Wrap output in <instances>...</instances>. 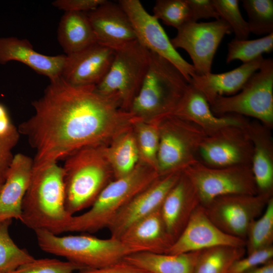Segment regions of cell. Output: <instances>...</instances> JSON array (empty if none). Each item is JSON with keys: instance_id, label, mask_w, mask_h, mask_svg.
Here are the masks:
<instances>
[{"instance_id": "cell-26", "label": "cell", "mask_w": 273, "mask_h": 273, "mask_svg": "<svg viewBox=\"0 0 273 273\" xmlns=\"http://www.w3.org/2000/svg\"><path fill=\"white\" fill-rule=\"evenodd\" d=\"M199 251L180 254L138 252L123 260L149 273H193Z\"/></svg>"}, {"instance_id": "cell-45", "label": "cell", "mask_w": 273, "mask_h": 273, "mask_svg": "<svg viewBox=\"0 0 273 273\" xmlns=\"http://www.w3.org/2000/svg\"><path fill=\"white\" fill-rule=\"evenodd\" d=\"M3 185H0V191H1V189H2V188Z\"/></svg>"}, {"instance_id": "cell-11", "label": "cell", "mask_w": 273, "mask_h": 273, "mask_svg": "<svg viewBox=\"0 0 273 273\" xmlns=\"http://www.w3.org/2000/svg\"><path fill=\"white\" fill-rule=\"evenodd\" d=\"M273 195L236 194L217 197L205 206V212L221 231L245 241L251 224L264 211Z\"/></svg>"}, {"instance_id": "cell-10", "label": "cell", "mask_w": 273, "mask_h": 273, "mask_svg": "<svg viewBox=\"0 0 273 273\" xmlns=\"http://www.w3.org/2000/svg\"><path fill=\"white\" fill-rule=\"evenodd\" d=\"M183 171L196 188L203 206L220 196L258 194L251 165L212 167L198 161Z\"/></svg>"}, {"instance_id": "cell-22", "label": "cell", "mask_w": 273, "mask_h": 273, "mask_svg": "<svg viewBox=\"0 0 273 273\" xmlns=\"http://www.w3.org/2000/svg\"><path fill=\"white\" fill-rule=\"evenodd\" d=\"M119 239L137 252L166 254L173 244L160 208L131 224Z\"/></svg>"}, {"instance_id": "cell-38", "label": "cell", "mask_w": 273, "mask_h": 273, "mask_svg": "<svg viewBox=\"0 0 273 273\" xmlns=\"http://www.w3.org/2000/svg\"><path fill=\"white\" fill-rule=\"evenodd\" d=\"M273 260V246L257 250L236 260L226 273H244Z\"/></svg>"}, {"instance_id": "cell-14", "label": "cell", "mask_w": 273, "mask_h": 273, "mask_svg": "<svg viewBox=\"0 0 273 273\" xmlns=\"http://www.w3.org/2000/svg\"><path fill=\"white\" fill-rule=\"evenodd\" d=\"M244 126H229L206 135L199 149V161L212 167L251 165L253 146Z\"/></svg>"}, {"instance_id": "cell-24", "label": "cell", "mask_w": 273, "mask_h": 273, "mask_svg": "<svg viewBox=\"0 0 273 273\" xmlns=\"http://www.w3.org/2000/svg\"><path fill=\"white\" fill-rule=\"evenodd\" d=\"M244 128L252 142L251 169L258 193L273 195V141L271 129L248 121Z\"/></svg>"}, {"instance_id": "cell-6", "label": "cell", "mask_w": 273, "mask_h": 273, "mask_svg": "<svg viewBox=\"0 0 273 273\" xmlns=\"http://www.w3.org/2000/svg\"><path fill=\"white\" fill-rule=\"evenodd\" d=\"M44 252L65 258L84 269L105 267L136 252L119 239H101L86 234L60 236L44 230L34 231Z\"/></svg>"}, {"instance_id": "cell-29", "label": "cell", "mask_w": 273, "mask_h": 273, "mask_svg": "<svg viewBox=\"0 0 273 273\" xmlns=\"http://www.w3.org/2000/svg\"><path fill=\"white\" fill-rule=\"evenodd\" d=\"M246 254L245 247L218 246L199 251L193 273H226Z\"/></svg>"}, {"instance_id": "cell-1", "label": "cell", "mask_w": 273, "mask_h": 273, "mask_svg": "<svg viewBox=\"0 0 273 273\" xmlns=\"http://www.w3.org/2000/svg\"><path fill=\"white\" fill-rule=\"evenodd\" d=\"M50 80L32 103L34 114L18 128L35 151L33 170L82 147L108 145L137 120L121 109L116 96L101 95L95 86H74L61 76Z\"/></svg>"}, {"instance_id": "cell-20", "label": "cell", "mask_w": 273, "mask_h": 273, "mask_svg": "<svg viewBox=\"0 0 273 273\" xmlns=\"http://www.w3.org/2000/svg\"><path fill=\"white\" fill-rule=\"evenodd\" d=\"M170 115L194 123L206 135L229 126H244L248 122L245 117L237 114H214L204 95L190 83Z\"/></svg>"}, {"instance_id": "cell-43", "label": "cell", "mask_w": 273, "mask_h": 273, "mask_svg": "<svg viewBox=\"0 0 273 273\" xmlns=\"http://www.w3.org/2000/svg\"><path fill=\"white\" fill-rule=\"evenodd\" d=\"M12 151V149L0 143V185L5 181L14 158Z\"/></svg>"}, {"instance_id": "cell-40", "label": "cell", "mask_w": 273, "mask_h": 273, "mask_svg": "<svg viewBox=\"0 0 273 273\" xmlns=\"http://www.w3.org/2000/svg\"><path fill=\"white\" fill-rule=\"evenodd\" d=\"M191 13V22L210 18L219 19L213 0H186Z\"/></svg>"}, {"instance_id": "cell-44", "label": "cell", "mask_w": 273, "mask_h": 273, "mask_svg": "<svg viewBox=\"0 0 273 273\" xmlns=\"http://www.w3.org/2000/svg\"><path fill=\"white\" fill-rule=\"evenodd\" d=\"M244 273H273V260Z\"/></svg>"}, {"instance_id": "cell-13", "label": "cell", "mask_w": 273, "mask_h": 273, "mask_svg": "<svg viewBox=\"0 0 273 273\" xmlns=\"http://www.w3.org/2000/svg\"><path fill=\"white\" fill-rule=\"evenodd\" d=\"M118 3L128 15L137 40L149 51L171 62L190 82L196 75L193 66L174 48L158 20L149 14L139 0H120Z\"/></svg>"}, {"instance_id": "cell-30", "label": "cell", "mask_w": 273, "mask_h": 273, "mask_svg": "<svg viewBox=\"0 0 273 273\" xmlns=\"http://www.w3.org/2000/svg\"><path fill=\"white\" fill-rule=\"evenodd\" d=\"M158 120L147 121L137 119L132 126L140 161L156 170L159 144Z\"/></svg>"}, {"instance_id": "cell-3", "label": "cell", "mask_w": 273, "mask_h": 273, "mask_svg": "<svg viewBox=\"0 0 273 273\" xmlns=\"http://www.w3.org/2000/svg\"><path fill=\"white\" fill-rule=\"evenodd\" d=\"M107 145L85 146L64 159L65 207L71 215L89 208L114 179Z\"/></svg>"}, {"instance_id": "cell-39", "label": "cell", "mask_w": 273, "mask_h": 273, "mask_svg": "<svg viewBox=\"0 0 273 273\" xmlns=\"http://www.w3.org/2000/svg\"><path fill=\"white\" fill-rule=\"evenodd\" d=\"M20 134L6 107L0 103V143L13 149L18 142Z\"/></svg>"}, {"instance_id": "cell-33", "label": "cell", "mask_w": 273, "mask_h": 273, "mask_svg": "<svg viewBox=\"0 0 273 273\" xmlns=\"http://www.w3.org/2000/svg\"><path fill=\"white\" fill-rule=\"evenodd\" d=\"M273 50V33L253 40L234 38L228 44L226 63L239 60L246 63L268 53Z\"/></svg>"}, {"instance_id": "cell-9", "label": "cell", "mask_w": 273, "mask_h": 273, "mask_svg": "<svg viewBox=\"0 0 273 273\" xmlns=\"http://www.w3.org/2000/svg\"><path fill=\"white\" fill-rule=\"evenodd\" d=\"M159 144L157 170L159 175L183 170L199 161L198 152L206 134L194 123L169 115L158 120Z\"/></svg>"}, {"instance_id": "cell-2", "label": "cell", "mask_w": 273, "mask_h": 273, "mask_svg": "<svg viewBox=\"0 0 273 273\" xmlns=\"http://www.w3.org/2000/svg\"><path fill=\"white\" fill-rule=\"evenodd\" d=\"M72 215L65 207L64 172L57 163L33 170L20 221L33 231L66 232Z\"/></svg>"}, {"instance_id": "cell-41", "label": "cell", "mask_w": 273, "mask_h": 273, "mask_svg": "<svg viewBox=\"0 0 273 273\" xmlns=\"http://www.w3.org/2000/svg\"><path fill=\"white\" fill-rule=\"evenodd\" d=\"M106 0H56L52 2L56 8L67 12H87L97 8Z\"/></svg>"}, {"instance_id": "cell-32", "label": "cell", "mask_w": 273, "mask_h": 273, "mask_svg": "<svg viewBox=\"0 0 273 273\" xmlns=\"http://www.w3.org/2000/svg\"><path fill=\"white\" fill-rule=\"evenodd\" d=\"M12 219L0 221V272L8 273L35 259L12 240L9 229Z\"/></svg>"}, {"instance_id": "cell-21", "label": "cell", "mask_w": 273, "mask_h": 273, "mask_svg": "<svg viewBox=\"0 0 273 273\" xmlns=\"http://www.w3.org/2000/svg\"><path fill=\"white\" fill-rule=\"evenodd\" d=\"M33 158L22 153L14 156L0 191V221L20 220L24 197L30 184Z\"/></svg>"}, {"instance_id": "cell-17", "label": "cell", "mask_w": 273, "mask_h": 273, "mask_svg": "<svg viewBox=\"0 0 273 273\" xmlns=\"http://www.w3.org/2000/svg\"><path fill=\"white\" fill-rule=\"evenodd\" d=\"M113 49L96 43L66 55L61 77L78 86H96L108 72L114 56Z\"/></svg>"}, {"instance_id": "cell-25", "label": "cell", "mask_w": 273, "mask_h": 273, "mask_svg": "<svg viewBox=\"0 0 273 273\" xmlns=\"http://www.w3.org/2000/svg\"><path fill=\"white\" fill-rule=\"evenodd\" d=\"M263 59L262 56H260L222 73L195 75L190 83L204 95L210 105L218 96H232L240 91L249 78L260 68Z\"/></svg>"}, {"instance_id": "cell-35", "label": "cell", "mask_w": 273, "mask_h": 273, "mask_svg": "<svg viewBox=\"0 0 273 273\" xmlns=\"http://www.w3.org/2000/svg\"><path fill=\"white\" fill-rule=\"evenodd\" d=\"M157 20L176 29L191 22V13L186 0H157L153 9Z\"/></svg>"}, {"instance_id": "cell-37", "label": "cell", "mask_w": 273, "mask_h": 273, "mask_svg": "<svg viewBox=\"0 0 273 273\" xmlns=\"http://www.w3.org/2000/svg\"><path fill=\"white\" fill-rule=\"evenodd\" d=\"M83 269L68 261L51 258H35L8 273H73Z\"/></svg>"}, {"instance_id": "cell-18", "label": "cell", "mask_w": 273, "mask_h": 273, "mask_svg": "<svg viewBox=\"0 0 273 273\" xmlns=\"http://www.w3.org/2000/svg\"><path fill=\"white\" fill-rule=\"evenodd\" d=\"M86 14L97 43L115 50L137 40L130 20L118 2L106 0Z\"/></svg>"}, {"instance_id": "cell-34", "label": "cell", "mask_w": 273, "mask_h": 273, "mask_svg": "<svg viewBox=\"0 0 273 273\" xmlns=\"http://www.w3.org/2000/svg\"><path fill=\"white\" fill-rule=\"evenodd\" d=\"M250 32L266 35L273 33V1L243 0Z\"/></svg>"}, {"instance_id": "cell-36", "label": "cell", "mask_w": 273, "mask_h": 273, "mask_svg": "<svg viewBox=\"0 0 273 273\" xmlns=\"http://www.w3.org/2000/svg\"><path fill=\"white\" fill-rule=\"evenodd\" d=\"M219 18L231 27L235 39H247L250 34L248 24L241 14L238 0H213Z\"/></svg>"}, {"instance_id": "cell-19", "label": "cell", "mask_w": 273, "mask_h": 273, "mask_svg": "<svg viewBox=\"0 0 273 273\" xmlns=\"http://www.w3.org/2000/svg\"><path fill=\"white\" fill-rule=\"evenodd\" d=\"M200 205L196 188L183 170L160 208L167 232L173 243L185 229L195 209Z\"/></svg>"}, {"instance_id": "cell-5", "label": "cell", "mask_w": 273, "mask_h": 273, "mask_svg": "<svg viewBox=\"0 0 273 273\" xmlns=\"http://www.w3.org/2000/svg\"><path fill=\"white\" fill-rule=\"evenodd\" d=\"M159 175L155 168L140 161L130 172L111 181L88 210L73 215L66 232L89 234L107 228L127 202Z\"/></svg>"}, {"instance_id": "cell-12", "label": "cell", "mask_w": 273, "mask_h": 273, "mask_svg": "<svg viewBox=\"0 0 273 273\" xmlns=\"http://www.w3.org/2000/svg\"><path fill=\"white\" fill-rule=\"evenodd\" d=\"M170 41L191 57L196 74L210 73L215 53L223 37L232 32L229 25L219 19L209 22H189L177 29Z\"/></svg>"}, {"instance_id": "cell-31", "label": "cell", "mask_w": 273, "mask_h": 273, "mask_svg": "<svg viewBox=\"0 0 273 273\" xmlns=\"http://www.w3.org/2000/svg\"><path fill=\"white\" fill-rule=\"evenodd\" d=\"M273 197L262 214L252 222L245 239L246 254L273 246Z\"/></svg>"}, {"instance_id": "cell-15", "label": "cell", "mask_w": 273, "mask_h": 273, "mask_svg": "<svg viewBox=\"0 0 273 273\" xmlns=\"http://www.w3.org/2000/svg\"><path fill=\"white\" fill-rule=\"evenodd\" d=\"M182 171L178 170L159 175L135 195L108 226L110 237L119 239L133 223L160 208L167 194L177 181Z\"/></svg>"}, {"instance_id": "cell-7", "label": "cell", "mask_w": 273, "mask_h": 273, "mask_svg": "<svg viewBox=\"0 0 273 273\" xmlns=\"http://www.w3.org/2000/svg\"><path fill=\"white\" fill-rule=\"evenodd\" d=\"M213 113L249 116L268 128L273 127V60L264 59L260 68L242 89L230 96H218L210 105Z\"/></svg>"}, {"instance_id": "cell-23", "label": "cell", "mask_w": 273, "mask_h": 273, "mask_svg": "<svg viewBox=\"0 0 273 273\" xmlns=\"http://www.w3.org/2000/svg\"><path fill=\"white\" fill-rule=\"evenodd\" d=\"M66 55L48 56L37 52L26 39L15 37H0V64L12 61L28 66L50 80L61 76Z\"/></svg>"}, {"instance_id": "cell-42", "label": "cell", "mask_w": 273, "mask_h": 273, "mask_svg": "<svg viewBox=\"0 0 273 273\" xmlns=\"http://www.w3.org/2000/svg\"><path fill=\"white\" fill-rule=\"evenodd\" d=\"M73 273H149L123 260L118 262L98 268L84 269Z\"/></svg>"}, {"instance_id": "cell-16", "label": "cell", "mask_w": 273, "mask_h": 273, "mask_svg": "<svg viewBox=\"0 0 273 273\" xmlns=\"http://www.w3.org/2000/svg\"><path fill=\"white\" fill-rule=\"evenodd\" d=\"M218 246L245 247V241L221 231L209 218L200 205L167 254L195 252Z\"/></svg>"}, {"instance_id": "cell-27", "label": "cell", "mask_w": 273, "mask_h": 273, "mask_svg": "<svg viewBox=\"0 0 273 273\" xmlns=\"http://www.w3.org/2000/svg\"><path fill=\"white\" fill-rule=\"evenodd\" d=\"M58 40L66 55L97 43L86 12H65L59 24Z\"/></svg>"}, {"instance_id": "cell-28", "label": "cell", "mask_w": 273, "mask_h": 273, "mask_svg": "<svg viewBox=\"0 0 273 273\" xmlns=\"http://www.w3.org/2000/svg\"><path fill=\"white\" fill-rule=\"evenodd\" d=\"M106 153L114 179L130 172L140 161L139 152L132 127L115 137L107 145Z\"/></svg>"}, {"instance_id": "cell-46", "label": "cell", "mask_w": 273, "mask_h": 273, "mask_svg": "<svg viewBox=\"0 0 273 273\" xmlns=\"http://www.w3.org/2000/svg\"><path fill=\"white\" fill-rule=\"evenodd\" d=\"M0 273H1V272H0Z\"/></svg>"}, {"instance_id": "cell-8", "label": "cell", "mask_w": 273, "mask_h": 273, "mask_svg": "<svg viewBox=\"0 0 273 273\" xmlns=\"http://www.w3.org/2000/svg\"><path fill=\"white\" fill-rule=\"evenodd\" d=\"M114 51L108 72L95 89L104 96H116L121 109L129 112L146 76L150 51L138 40Z\"/></svg>"}, {"instance_id": "cell-4", "label": "cell", "mask_w": 273, "mask_h": 273, "mask_svg": "<svg viewBox=\"0 0 273 273\" xmlns=\"http://www.w3.org/2000/svg\"><path fill=\"white\" fill-rule=\"evenodd\" d=\"M189 83L173 64L150 51L146 76L129 112L137 119L147 121L170 115Z\"/></svg>"}]
</instances>
